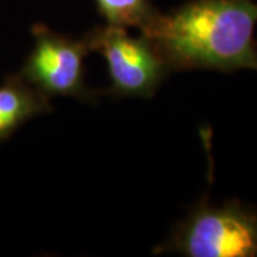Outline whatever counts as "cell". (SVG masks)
Instances as JSON below:
<instances>
[{"label": "cell", "instance_id": "277c9868", "mask_svg": "<svg viewBox=\"0 0 257 257\" xmlns=\"http://www.w3.org/2000/svg\"><path fill=\"white\" fill-rule=\"evenodd\" d=\"M35 43L22 66V74L47 97L94 101L100 92L86 84L84 60L90 53L84 36L74 39L42 23L32 28Z\"/></svg>", "mask_w": 257, "mask_h": 257}, {"label": "cell", "instance_id": "8992f818", "mask_svg": "<svg viewBox=\"0 0 257 257\" xmlns=\"http://www.w3.org/2000/svg\"><path fill=\"white\" fill-rule=\"evenodd\" d=\"M97 12L106 25L133 28L145 33L159 16V10L150 0H94Z\"/></svg>", "mask_w": 257, "mask_h": 257}, {"label": "cell", "instance_id": "7a4b0ae2", "mask_svg": "<svg viewBox=\"0 0 257 257\" xmlns=\"http://www.w3.org/2000/svg\"><path fill=\"white\" fill-rule=\"evenodd\" d=\"M156 253L187 257H257V210L239 200L200 202Z\"/></svg>", "mask_w": 257, "mask_h": 257}, {"label": "cell", "instance_id": "6da1fadb", "mask_svg": "<svg viewBox=\"0 0 257 257\" xmlns=\"http://www.w3.org/2000/svg\"><path fill=\"white\" fill-rule=\"evenodd\" d=\"M257 2L190 0L159 13L143 35L150 37L170 72H257Z\"/></svg>", "mask_w": 257, "mask_h": 257}, {"label": "cell", "instance_id": "3957f363", "mask_svg": "<svg viewBox=\"0 0 257 257\" xmlns=\"http://www.w3.org/2000/svg\"><path fill=\"white\" fill-rule=\"evenodd\" d=\"M90 52L103 56L114 97L152 99L170 73L165 57L146 35L132 36L119 26H97L83 35Z\"/></svg>", "mask_w": 257, "mask_h": 257}, {"label": "cell", "instance_id": "5b68a950", "mask_svg": "<svg viewBox=\"0 0 257 257\" xmlns=\"http://www.w3.org/2000/svg\"><path fill=\"white\" fill-rule=\"evenodd\" d=\"M53 110L50 97L20 73L9 74L0 83V143L29 120Z\"/></svg>", "mask_w": 257, "mask_h": 257}]
</instances>
